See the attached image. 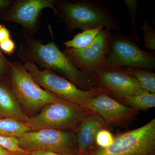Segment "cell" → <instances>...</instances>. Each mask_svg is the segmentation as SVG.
Masks as SVG:
<instances>
[{"mask_svg": "<svg viewBox=\"0 0 155 155\" xmlns=\"http://www.w3.org/2000/svg\"><path fill=\"white\" fill-rule=\"evenodd\" d=\"M130 35L116 32L111 35L108 52L101 67H130L154 69V55L140 47Z\"/></svg>", "mask_w": 155, "mask_h": 155, "instance_id": "obj_5", "label": "cell"}, {"mask_svg": "<svg viewBox=\"0 0 155 155\" xmlns=\"http://www.w3.org/2000/svg\"><path fill=\"white\" fill-rule=\"evenodd\" d=\"M90 109L58 97L42 108L39 114L29 117L25 125L31 131L53 128L75 131L78 126L92 113Z\"/></svg>", "mask_w": 155, "mask_h": 155, "instance_id": "obj_3", "label": "cell"}, {"mask_svg": "<svg viewBox=\"0 0 155 155\" xmlns=\"http://www.w3.org/2000/svg\"><path fill=\"white\" fill-rule=\"evenodd\" d=\"M104 29L102 26L78 32L70 40L64 43L66 48L81 49L86 47L94 41L100 32Z\"/></svg>", "mask_w": 155, "mask_h": 155, "instance_id": "obj_17", "label": "cell"}, {"mask_svg": "<svg viewBox=\"0 0 155 155\" xmlns=\"http://www.w3.org/2000/svg\"><path fill=\"white\" fill-rule=\"evenodd\" d=\"M30 131L28 126L17 119L0 117V136L17 138L22 133Z\"/></svg>", "mask_w": 155, "mask_h": 155, "instance_id": "obj_16", "label": "cell"}, {"mask_svg": "<svg viewBox=\"0 0 155 155\" xmlns=\"http://www.w3.org/2000/svg\"><path fill=\"white\" fill-rule=\"evenodd\" d=\"M0 80V117H11L26 124L29 117L23 110L9 83Z\"/></svg>", "mask_w": 155, "mask_h": 155, "instance_id": "obj_14", "label": "cell"}, {"mask_svg": "<svg viewBox=\"0 0 155 155\" xmlns=\"http://www.w3.org/2000/svg\"><path fill=\"white\" fill-rule=\"evenodd\" d=\"M28 152L31 155H66L45 150H33Z\"/></svg>", "mask_w": 155, "mask_h": 155, "instance_id": "obj_27", "label": "cell"}, {"mask_svg": "<svg viewBox=\"0 0 155 155\" xmlns=\"http://www.w3.org/2000/svg\"><path fill=\"white\" fill-rule=\"evenodd\" d=\"M23 35L24 41L19 46L18 56L24 63L58 72L83 90L98 87L91 78L73 65L54 42L44 44L32 35Z\"/></svg>", "mask_w": 155, "mask_h": 155, "instance_id": "obj_1", "label": "cell"}, {"mask_svg": "<svg viewBox=\"0 0 155 155\" xmlns=\"http://www.w3.org/2000/svg\"><path fill=\"white\" fill-rule=\"evenodd\" d=\"M12 155H31L29 154V153L28 152L27 153H25L22 154H12Z\"/></svg>", "mask_w": 155, "mask_h": 155, "instance_id": "obj_29", "label": "cell"}, {"mask_svg": "<svg viewBox=\"0 0 155 155\" xmlns=\"http://www.w3.org/2000/svg\"><path fill=\"white\" fill-rule=\"evenodd\" d=\"M23 67L42 88L56 96L87 108L91 100L105 91L96 87L84 91L78 87L66 78L47 70H41L32 63H24Z\"/></svg>", "mask_w": 155, "mask_h": 155, "instance_id": "obj_6", "label": "cell"}, {"mask_svg": "<svg viewBox=\"0 0 155 155\" xmlns=\"http://www.w3.org/2000/svg\"><path fill=\"white\" fill-rule=\"evenodd\" d=\"M17 138L19 147L25 151L45 150L63 155H79L74 131L45 128L24 132Z\"/></svg>", "mask_w": 155, "mask_h": 155, "instance_id": "obj_8", "label": "cell"}, {"mask_svg": "<svg viewBox=\"0 0 155 155\" xmlns=\"http://www.w3.org/2000/svg\"><path fill=\"white\" fill-rule=\"evenodd\" d=\"M129 75L134 78L147 92L155 93V73L143 69L123 67Z\"/></svg>", "mask_w": 155, "mask_h": 155, "instance_id": "obj_18", "label": "cell"}, {"mask_svg": "<svg viewBox=\"0 0 155 155\" xmlns=\"http://www.w3.org/2000/svg\"><path fill=\"white\" fill-rule=\"evenodd\" d=\"M124 2L130 18V35L137 41L140 43L137 32V1L125 0Z\"/></svg>", "mask_w": 155, "mask_h": 155, "instance_id": "obj_19", "label": "cell"}, {"mask_svg": "<svg viewBox=\"0 0 155 155\" xmlns=\"http://www.w3.org/2000/svg\"><path fill=\"white\" fill-rule=\"evenodd\" d=\"M111 31L110 29L105 28L88 46L81 49L66 48L63 52L76 68L92 78L101 68L107 55Z\"/></svg>", "mask_w": 155, "mask_h": 155, "instance_id": "obj_9", "label": "cell"}, {"mask_svg": "<svg viewBox=\"0 0 155 155\" xmlns=\"http://www.w3.org/2000/svg\"><path fill=\"white\" fill-rule=\"evenodd\" d=\"M92 78L98 87L117 100L147 92L123 67H101Z\"/></svg>", "mask_w": 155, "mask_h": 155, "instance_id": "obj_11", "label": "cell"}, {"mask_svg": "<svg viewBox=\"0 0 155 155\" xmlns=\"http://www.w3.org/2000/svg\"><path fill=\"white\" fill-rule=\"evenodd\" d=\"M87 108L101 116L111 127H128L139 111L119 102L106 92L93 98Z\"/></svg>", "mask_w": 155, "mask_h": 155, "instance_id": "obj_12", "label": "cell"}, {"mask_svg": "<svg viewBox=\"0 0 155 155\" xmlns=\"http://www.w3.org/2000/svg\"><path fill=\"white\" fill-rule=\"evenodd\" d=\"M13 1L0 0V16H3L10 9L13 4Z\"/></svg>", "mask_w": 155, "mask_h": 155, "instance_id": "obj_26", "label": "cell"}, {"mask_svg": "<svg viewBox=\"0 0 155 155\" xmlns=\"http://www.w3.org/2000/svg\"><path fill=\"white\" fill-rule=\"evenodd\" d=\"M9 84L20 105L34 112L55 101L58 97L42 88L19 61L9 62Z\"/></svg>", "mask_w": 155, "mask_h": 155, "instance_id": "obj_7", "label": "cell"}, {"mask_svg": "<svg viewBox=\"0 0 155 155\" xmlns=\"http://www.w3.org/2000/svg\"><path fill=\"white\" fill-rule=\"evenodd\" d=\"M143 31V47L148 51L155 50V31L147 22H143L141 26Z\"/></svg>", "mask_w": 155, "mask_h": 155, "instance_id": "obj_20", "label": "cell"}, {"mask_svg": "<svg viewBox=\"0 0 155 155\" xmlns=\"http://www.w3.org/2000/svg\"><path fill=\"white\" fill-rule=\"evenodd\" d=\"M16 49V45L12 38H9L0 42V50L9 55L14 54Z\"/></svg>", "mask_w": 155, "mask_h": 155, "instance_id": "obj_23", "label": "cell"}, {"mask_svg": "<svg viewBox=\"0 0 155 155\" xmlns=\"http://www.w3.org/2000/svg\"><path fill=\"white\" fill-rule=\"evenodd\" d=\"M56 2V0H15L2 17V20L21 25L23 34L32 35L39 30L43 10L49 8L54 12Z\"/></svg>", "mask_w": 155, "mask_h": 155, "instance_id": "obj_10", "label": "cell"}, {"mask_svg": "<svg viewBox=\"0 0 155 155\" xmlns=\"http://www.w3.org/2000/svg\"><path fill=\"white\" fill-rule=\"evenodd\" d=\"M0 155H12L10 152L0 145Z\"/></svg>", "mask_w": 155, "mask_h": 155, "instance_id": "obj_28", "label": "cell"}, {"mask_svg": "<svg viewBox=\"0 0 155 155\" xmlns=\"http://www.w3.org/2000/svg\"><path fill=\"white\" fill-rule=\"evenodd\" d=\"M115 136L110 129H103L98 133L96 138L95 145L99 147L105 148L110 146L114 141Z\"/></svg>", "mask_w": 155, "mask_h": 155, "instance_id": "obj_22", "label": "cell"}, {"mask_svg": "<svg viewBox=\"0 0 155 155\" xmlns=\"http://www.w3.org/2000/svg\"><path fill=\"white\" fill-rule=\"evenodd\" d=\"M9 62L0 52V78L9 77L10 73Z\"/></svg>", "mask_w": 155, "mask_h": 155, "instance_id": "obj_24", "label": "cell"}, {"mask_svg": "<svg viewBox=\"0 0 155 155\" xmlns=\"http://www.w3.org/2000/svg\"><path fill=\"white\" fill-rule=\"evenodd\" d=\"M81 155H155V119L118 134L108 147L95 145Z\"/></svg>", "mask_w": 155, "mask_h": 155, "instance_id": "obj_4", "label": "cell"}, {"mask_svg": "<svg viewBox=\"0 0 155 155\" xmlns=\"http://www.w3.org/2000/svg\"><path fill=\"white\" fill-rule=\"evenodd\" d=\"M0 145L12 154L25 153L28 152L20 148L16 137H5L0 136Z\"/></svg>", "mask_w": 155, "mask_h": 155, "instance_id": "obj_21", "label": "cell"}, {"mask_svg": "<svg viewBox=\"0 0 155 155\" xmlns=\"http://www.w3.org/2000/svg\"><path fill=\"white\" fill-rule=\"evenodd\" d=\"M111 128V126L94 112L88 115L74 131L78 145V155L95 145L96 138L100 130Z\"/></svg>", "mask_w": 155, "mask_h": 155, "instance_id": "obj_13", "label": "cell"}, {"mask_svg": "<svg viewBox=\"0 0 155 155\" xmlns=\"http://www.w3.org/2000/svg\"><path fill=\"white\" fill-rule=\"evenodd\" d=\"M11 38L10 30L3 24H0V42Z\"/></svg>", "mask_w": 155, "mask_h": 155, "instance_id": "obj_25", "label": "cell"}, {"mask_svg": "<svg viewBox=\"0 0 155 155\" xmlns=\"http://www.w3.org/2000/svg\"><path fill=\"white\" fill-rule=\"evenodd\" d=\"M123 104L137 110H145L155 107V93H143L123 97L119 99Z\"/></svg>", "mask_w": 155, "mask_h": 155, "instance_id": "obj_15", "label": "cell"}, {"mask_svg": "<svg viewBox=\"0 0 155 155\" xmlns=\"http://www.w3.org/2000/svg\"><path fill=\"white\" fill-rule=\"evenodd\" d=\"M54 14L67 31H84L102 26L122 33V26L108 6L97 0H56Z\"/></svg>", "mask_w": 155, "mask_h": 155, "instance_id": "obj_2", "label": "cell"}]
</instances>
